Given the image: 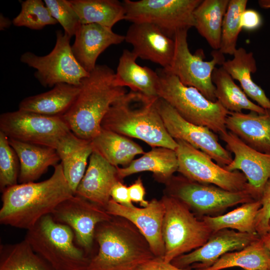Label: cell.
Returning a JSON list of instances; mask_svg holds the SVG:
<instances>
[{
  "label": "cell",
  "instance_id": "6da1fadb",
  "mask_svg": "<svg viewBox=\"0 0 270 270\" xmlns=\"http://www.w3.org/2000/svg\"><path fill=\"white\" fill-rule=\"evenodd\" d=\"M2 192L0 224L26 230L74 194L61 164L54 166V173L46 180L17 184Z\"/></svg>",
  "mask_w": 270,
  "mask_h": 270
},
{
  "label": "cell",
  "instance_id": "7a4b0ae2",
  "mask_svg": "<svg viewBox=\"0 0 270 270\" xmlns=\"http://www.w3.org/2000/svg\"><path fill=\"white\" fill-rule=\"evenodd\" d=\"M115 74L106 65L96 64L82 80L76 100L62 116L78 138L90 140L94 138L111 105L127 92L124 87L116 84Z\"/></svg>",
  "mask_w": 270,
  "mask_h": 270
},
{
  "label": "cell",
  "instance_id": "3957f363",
  "mask_svg": "<svg viewBox=\"0 0 270 270\" xmlns=\"http://www.w3.org/2000/svg\"><path fill=\"white\" fill-rule=\"evenodd\" d=\"M142 93H126L110 106L102 128L140 140L152 148L176 150L178 144L168 134L158 110L156 101Z\"/></svg>",
  "mask_w": 270,
  "mask_h": 270
},
{
  "label": "cell",
  "instance_id": "277c9868",
  "mask_svg": "<svg viewBox=\"0 0 270 270\" xmlns=\"http://www.w3.org/2000/svg\"><path fill=\"white\" fill-rule=\"evenodd\" d=\"M94 238L98 250L86 270H138L155 257L138 229L123 218L112 216L99 224Z\"/></svg>",
  "mask_w": 270,
  "mask_h": 270
},
{
  "label": "cell",
  "instance_id": "5b68a950",
  "mask_svg": "<svg viewBox=\"0 0 270 270\" xmlns=\"http://www.w3.org/2000/svg\"><path fill=\"white\" fill-rule=\"evenodd\" d=\"M156 72L159 76L158 97L169 104L184 119L218 134L228 131L226 122L230 112L218 100H208L198 90L184 85L166 70L162 68Z\"/></svg>",
  "mask_w": 270,
  "mask_h": 270
},
{
  "label": "cell",
  "instance_id": "8992f818",
  "mask_svg": "<svg viewBox=\"0 0 270 270\" xmlns=\"http://www.w3.org/2000/svg\"><path fill=\"white\" fill-rule=\"evenodd\" d=\"M74 238L70 227L48 214L27 230L24 239L54 270H86L90 258L75 245Z\"/></svg>",
  "mask_w": 270,
  "mask_h": 270
},
{
  "label": "cell",
  "instance_id": "52a82bcc",
  "mask_svg": "<svg viewBox=\"0 0 270 270\" xmlns=\"http://www.w3.org/2000/svg\"><path fill=\"white\" fill-rule=\"evenodd\" d=\"M165 206L162 236L165 246L164 260L176 258L203 246L212 234L202 220H198L184 202L166 194L161 198Z\"/></svg>",
  "mask_w": 270,
  "mask_h": 270
},
{
  "label": "cell",
  "instance_id": "ba28073f",
  "mask_svg": "<svg viewBox=\"0 0 270 270\" xmlns=\"http://www.w3.org/2000/svg\"><path fill=\"white\" fill-rule=\"evenodd\" d=\"M202 0H124L125 20L152 24L173 38L194 27V12Z\"/></svg>",
  "mask_w": 270,
  "mask_h": 270
},
{
  "label": "cell",
  "instance_id": "9c48e42d",
  "mask_svg": "<svg viewBox=\"0 0 270 270\" xmlns=\"http://www.w3.org/2000/svg\"><path fill=\"white\" fill-rule=\"evenodd\" d=\"M70 39L58 30L55 46L48 54L40 56L26 52L21 55V62L36 70L34 76L43 86L54 87L61 83L80 86L89 74L74 58Z\"/></svg>",
  "mask_w": 270,
  "mask_h": 270
},
{
  "label": "cell",
  "instance_id": "30bf717a",
  "mask_svg": "<svg viewBox=\"0 0 270 270\" xmlns=\"http://www.w3.org/2000/svg\"><path fill=\"white\" fill-rule=\"evenodd\" d=\"M188 32L186 30H182L175 34L174 54L166 70L176 76L184 85L195 88L207 99L216 102L212 74L217 64L222 66L226 61L224 54L218 50H214L211 53L212 59L205 61L202 50L191 53L188 43Z\"/></svg>",
  "mask_w": 270,
  "mask_h": 270
},
{
  "label": "cell",
  "instance_id": "8fae6325",
  "mask_svg": "<svg viewBox=\"0 0 270 270\" xmlns=\"http://www.w3.org/2000/svg\"><path fill=\"white\" fill-rule=\"evenodd\" d=\"M175 152L178 158V172L186 178L204 184H212L230 192H250L256 199L247 179L238 170L228 171L213 162L203 152L187 142L176 140Z\"/></svg>",
  "mask_w": 270,
  "mask_h": 270
},
{
  "label": "cell",
  "instance_id": "7c38bea8",
  "mask_svg": "<svg viewBox=\"0 0 270 270\" xmlns=\"http://www.w3.org/2000/svg\"><path fill=\"white\" fill-rule=\"evenodd\" d=\"M168 194L174 196L200 214L219 212L239 204L257 200L249 191L230 192L182 176H172L166 184Z\"/></svg>",
  "mask_w": 270,
  "mask_h": 270
},
{
  "label": "cell",
  "instance_id": "4fadbf2b",
  "mask_svg": "<svg viewBox=\"0 0 270 270\" xmlns=\"http://www.w3.org/2000/svg\"><path fill=\"white\" fill-rule=\"evenodd\" d=\"M0 131L9 138L56 148L70 130L62 116L18 110L0 116Z\"/></svg>",
  "mask_w": 270,
  "mask_h": 270
},
{
  "label": "cell",
  "instance_id": "5bb4252c",
  "mask_svg": "<svg viewBox=\"0 0 270 270\" xmlns=\"http://www.w3.org/2000/svg\"><path fill=\"white\" fill-rule=\"evenodd\" d=\"M156 105L166 128L174 139L184 141L203 152L222 167L230 163L231 153L220 144L215 132L186 120L161 98H158Z\"/></svg>",
  "mask_w": 270,
  "mask_h": 270
},
{
  "label": "cell",
  "instance_id": "9a60e30c",
  "mask_svg": "<svg viewBox=\"0 0 270 270\" xmlns=\"http://www.w3.org/2000/svg\"><path fill=\"white\" fill-rule=\"evenodd\" d=\"M51 215L55 221L72 229L76 243L88 255L97 226L112 216L104 208L76 194L58 204Z\"/></svg>",
  "mask_w": 270,
  "mask_h": 270
},
{
  "label": "cell",
  "instance_id": "2e32d148",
  "mask_svg": "<svg viewBox=\"0 0 270 270\" xmlns=\"http://www.w3.org/2000/svg\"><path fill=\"white\" fill-rule=\"evenodd\" d=\"M258 234H248L223 229L212 232L203 246L180 256L171 262L182 268L202 269L212 266L224 254L240 250L260 238Z\"/></svg>",
  "mask_w": 270,
  "mask_h": 270
},
{
  "label": "cell",
  "instance_id": "e0dca14e",
  "mask_svg": "<svg viewBox=\"0 0 270 270\" xmlns=\"http://www.w3.org/2000/svg\"><path fill=\"white\" fill-rule=\"evenodd\" d=\"M105 210L110 216L123 218L133 224L148 242L154 256L164 258L162 226L165 206L162 199L154 198L146 206L139 208L122 206L110 198Z\"/></svg>",
  "mask_w": 270,
  "mask_h": 270
},
{
  "label": "cell",
  "instance_id": "ac0fdd59",
  "mask_svg": "<svg viewBox=\"0 0 270 270\" xmlns=\"http://www.w3.org/2000/svg\"><path fill=\"white\" fill-rule=\"evenodd\" d=\"M219 134L226 149L234 155L230 163L224 168L230 172L242 171L256 199L260 200L270 178V154L251 148L228 130Z\"/></svg>",
  "mask_w": 270,
  "mask_h": 270
},
{
  "label": "cell",
  "instance_id": "d6986e66",
  "mask_svg": "<svg viewBox=\"0 0 270 270\" xmlns=\"http://www.w3.org/2000/svg\"><path fill=\"white\" fill-rule=\"evenodd\" d=\"M124 36L138 58L151 61L164 69L169 68L174 54V41L159 28L148 23H132Z\"/></svg>",
  "mask_w": 270,
  "mask_h": 270
},
{
  "label": "cell",
  "instance_id": "ffe728a7",
  "mask_svg": "<svg viewBox=\"0 0 270 270\" xmlns=\"http://www.w3.org/2000/svg\"><path fill=\"white\" fill-rule=\"evenodd\" d=\"M72 46L73 54L83 68L90 72L99 56L112 45L125 40V36L114 32L112 28L96 24H82Z\"/></svg>",
  "mask_w": 270,
  "mask_h": 270
},
{
  "label": "cell",
  "instance_id": "44dd1931",
  "mask_svg": "<svg viewBox=\"0 0 270 270\" xmlns=\"http://www.w3.org/2000/svg\"><path fill=\"white\" fill-rule=\"evenodd\" d=\"M119 180H120L117 167L108 162L98 153L93 151L90 157L88 168L74 194L105 209L111 198L112 189Z\"/></svg>",
  "mask_w": 270,
  "mask_h": 270
},
{
  "label": "cell",
  "instance_id": "7402d4cb",
  "mask_svg": "<svg viewBox=\"0 0 270 270\" xmlns=\"http://www.w3.org/2000/svg\"><path fill=\"white\" fill-rule=\"evenodd\" d=\"M227 130L251 148L270 154V109L260 114L230 112L226 118Z\"/></svg>",
  "mask_w": 270,
  "mask_h": 270
},
{
  "label": "cell",
  "instance_id": "603a6c76",
  "mask_svg": "<svg viewBox=\"0 0 270 270\" xmlns=\"http://www.w3.org/2000/svg\"><path fill=\"white\" fill-rule=\"evenodd\" d=\"M55 149L62 161L65 178L75 194L93 152L92 141L80 138L70 131L60 139Z\"/></svg>",
  "mask_w": 270,
  "mask_h": 270
},
{
  "label": "cell",
  "instance_id": "cb8c5ba5",
  "mask_svg": "<svg viewBox=\"0 0 270 270\" xmlns=\"http://www.w3.org/2000/svg\"><path fill=\"white\" fill-rule=\"evenodd\" d=\"M10 145L16 152L20 162L18 182H34L50 166L54 167L60 160L53 148L25 142L8 138Z\"/></svg>",
  "mask_w": 270,
  "mask_h": 270
},
{
  "label": "cell",
  "instance_id": "d4e9b609",
  "mask_svg": "<svg viewBox=\"0 0 270 270\" xmlns=\"http://www.w3.org/2000/svg\"><path fill=\"white\" fill-rule=\"evenodd\" d=\"M80 91V86L58 84L46 92L23 99L19 110L49 116H62L72 106Z\"/></svg>",
  "mask_w": 270,
  "mask_h": 270
},
{
  "label": "cell",
  "instance_id": "484cf974",
  "mask_svg": "<svg viewBox=\"0 0 270 270\" xmlns=\"http://www.w3.org/2000/svg\"><path fill=\"white\" fill-rule=\"evenodd\" d=\"M137 58L132 51L123 50L115 74L116 84L120 86L128 87L131 91L158 97L159 76L156 71L140 66L136 62Z\"/></svg>",
  "mask_w": 270,
  "mask_h": 270
},
{
  "label": "cell",
  "instance_id": "4316f807",
  "mask_svg": "<svg viewBox=\"0 0 270 270\" xmlns=\"http://www.w3.org/2000/svg\"><path fill=\"white\" fill-rule=\"evenodd\" d=\"M117 169L120 180L134 174L150 172L158 181L166 184L178 171V158L174 150L164 147L152 148L128 166L117 167Z\"/></svg>",
  "mask_w": 270,
  "mask_h": 270
},
{
  "label": "cell",
  "instance_id": "83f0119b",
  "mask_svg": "<svg viewBox=\"0 0 270 270\" xmlns=\"http://www.w3.org/2000/svg\"><path fill=\"white\" fill-rule=\"evenodd\" d=\"M232 60H226L222 66L234 80H237L246 96L264 109H270V100L264 90L252 80V74L256 71V60L252 52L239 48Z\"/></svg>",
  "mask_w": 270,
  "mask_h": 270
},
{
  "label": "cell",
  "instance_id": "f1b7e54d",
  "mask_svg": "<svg viewBox=\"0 0 270 270\" xmlns=\"http://www.w3.org/2000/svg\"><path fill=\"white\" fill-rule=\"evenodd\" d=\"M91 141L93 151L116 167H126L136 156L144 153L141 146L129 138L103 128Z\"/></svg>",
  "mask_w": 270,
  "mask_h": 270
},
{
  "label": "cell",
  "instance_id": "f546056e",
  "mask_svg": "<svg viewBox=\"0 0 270 270\" xmlns=\"http://www.w3.org/2000/svg\"><path fill=\"white\" fill-rule=\"evenodd\" d=\"M230 0H204L195 9L194 27L214 50H219L222 24Z\"/></svg>",
  "mask_w": 270,
  "mask_h": 270
},
{
  "label": "cell",
  "instance_id": "4dcf8cb0",
  "mask_svg": "<svg viewBox=\"0 0 270 270\" xmlns=\"http://www.w3.org/2000/svg\"><path fill=\"white\" fill-rule=\"evenodd\" d=\"M215 86V96L222 106L230 112H240L242 110L264 113L266 109L252 102L242 88L222 67L216 68L212 74Z\"/></svg>",
  "mask_w": 270,
  "mask_h": 270
},
{
  "label": "cell",
  "instance_id": "1f68e13d",
  "mask_svg": "<svg viewBox=\"0 0 270 270\" xmlns=\"http://www.w3.org/2000/svg\"><path fill=\"white\" fill-rule=\"evenodd\" d=\"M82 24H96L112 27L125 20L123 2L118 0H69Z\"/></svg>",
  "mask_w": 270,
  "mask_h": 270
},
{
  "label": "cell",
  "instance_id": "d6a6232c",
  "mask_svg": "<svg viewBox=\"0 0 270 270\" xmlns=\"http://www.w3.org/2000/svg\"><path fill=\"white\" fill-rule=\"evenodd\" d=\"M233 267L246 270L270 268V252L260 237L240 250L224 254L210 266L194 270H222Z\"/></svg>",
  "mask_w": 270,
  "mask_h": 270
},
{
  "label": "cell",
  "instance_id": "836d02e7",
  "mask_svg": "<svg viewBox=\"0 0 270 270\" xmlns=\"http://www.w3.org/2000/svg\"><path fill=\"white\" fill-rule=\"evenodd\" d=\"M260 207V200H254L222 215L204 216L202 220L212 232L230 228L241 232L257 234L256 219Z\"/></svg>",
  "mask_w": 270,
  "mask_h": 270
},
{
  "label": "cell",
  "instance_id": "e575fe53",
  "mask_svg": "<svg viewBox=\"0 0 270 270\" xmlns=\"http://www.w3.org/2000/svg\"><path fill=\"white\" fill-rule=\"evenodd\" d=\"M0 270H54L24 240L0 246Z\"/></svg>",
  "mask_w": 270,
  "mask_h": 270
},
{
  "label": "cell",
  "instance_id": "d590c367",
  "mask_svg": "<svg viewBox=\"0 0 270 270\" xmlns=\"http://www.w3.org/2000/svg\"><path fill=\"white\" fill-rule=\"evenodd\" d=\"M247 4V0H229L222 21L221 42L218 50L224 54L233 56L237 49V40L242 30L240 18Z\"/></svg>",
  "mask_w": 270,
  "mask_h": 270
},
{
  "label": "cell",
  "instance_id": "8d00e7d4",
  "mask_svg": "<svg viewBox=\"0 0 270 270\" xmlns=\"http://www.w3.org/2000/svg\"><path fill=\"white\" fill-rule=\"evenodd\" d=\"M12 22L16 26H25L34 30H42L46 26L58 23L42 0L22 2L21 10Z\"/></svg>",
  "mask_w": 270,
  "mask_h": 270
},
{
  "label": "cell",
  "instance_id": "74e56055",
  "mask_svg": "<svg viewBox=\"0 0 270 270\" xmlns=\"http://www.w3.org/2000/svg\"><path fill=\"white\" fill-rule=\"evenodd\" d=\"M18 156L8 137L0 131V188L1 191L18 184L20 173Z\"/></svg>",
  "mask_w": 270,
  "mask_h": 270
},
{
  "label": "cell",
  "instance_id": "f35d334b",
  "mask_svg": "<svg viewBox=\"0 0 270 270\" xmlns=\"http://www.w3.org/2000/svg\"><path fill=\"white\" fill-rule=\"evenodd\" d=\"M52 16L60 23L70 38L76 35L82 24L79 17L67 0H44Z\"/></svg>",
  "mask_w": 270,
  "mask_h": 270
},
{
  "label": "cell",
  "instance_id": "ab89813d",
  "mask_svg": "<svg viewBox=\"0 0 270 270\" xmlns=\"http://www.w3.org/2000/svg\"><path fill=\"white\" fill-rule=\"evenodd\" d=\"M261 207L256 219V230L262 236L268 233L270 221V178L266 182L260 198Z\"/></svg>",
  "mask_w": 270,
  "mask_h": 270
},
{
  "label": "cell",
  "instance_id": "60d3db41",
  "mask_svg": "<svg viewBox=\"0 0 270 270\" xmlns=\"http://www.w3.org/2000/svg\"><path fill=\"white\" fill-rule=\"evenodd\" d=\"M111 198L117 203L128 207H133L130 198L128 187L119 180L113 186L110 193Z\"/></svg>",
  "mask_w": 270,
  "mask_h": 270
},
{
  "label": "cell",
  "instance_id": "b9f144b4",
  "mask_svg": "<svg viewBox=\"0 0 270 270\" xmlns=\"http://www.w3.org/2000/svg\"><path fill=\"white\" fill-rule=\"evenodd\" d=\"M262 22L260 15L256 10L246 9L241 16L240 26L242 29L254 30L260 26Z\"/></svg>",
  "mask_w": 270,
  "mask_h": 270
},
{
  "label": "cell",
  "instance_id": "7bdbcfd3",
  "mask_svg": "<svg viewBox=\"0 0 270 270\" xmlns=\"http://www.w3.org/2000/svg\"><path fill=\"white\" fill-rule=\"evenodd\" d=\"M130 198L132 202H139L142 207L146 206L148 202L145 200L146 190L142 181L140 177L128 186Z\"/></svg>",
  "mask_w": 270,
  "mask_h": 270
},
{
  "label": "cell",
  "instance_id": "ee69618b",
  "mask_svg": "<svg viewBox=\"0 0 270 270\" xmlns=\"http://www.w3.org/2000/svg\"><path fill=\"white\" fill-rule=\"evenodd\" d=\"M138 270H190L178 268L171 262H165L162 258L154 257L142 265Z\"/></svg>",
  "mask_w": 270,
  "mask_h": 270
},
{
  "label": "cell",
  "instance_id": "f6af8a7d",
  "mask_svg": "<svg viewBox=\"0 0 270 270\" xmlns=\"http://www.w3.org/2000/svg\"><path fill=\"white\" fill-rule=\"evenodd\" d=\"M12 22L8 18L4 16L2 14L0 15V30H3L10 26Z\"/></svg>",
  "mask_w": 270,
  "mask_h": 270
},
{
  "label": "cell",
  "instance_id": "bcb514c9",
  "mask_svg": "<svg viewBox=\"0 0 270 270\" xmlns=\"http://www.w3.org/2000/svg\"><path fill=\"white\" fill-rule=\"evenodd\" d=\"M264 246L270 252V234L267 233L260 236Z\"/></svg>",
  "mask_w": 270,
  "mask_h": 270
},
{
  "label": "cell",
  "instance_id": "7dc6e473",
  "mask_svg": "<svg viewBox=\"0 0 270 270\" xmlns=\"http://www.w3.org/2000/svg\"><path fill=\"white\" fill-rule=\"evenodd\" d=\"M258 3L262 8H270V0H260Z\"/></svg>",
  "mask_w": 270,
  "mask_h": 270
},
{
  "label": "cell",
  "instance_id": "c3c4849f",
  "mask_svg": "<svg viewBox=\"0 0 270 270\" xmlns=\"http://www.w3.org/2000/svg\"><path fill=\"white\" fill-rule=\"evenodd\" d=\"M268 233L269 234H270V222H269V228H268Z\"/></svg>",
  "mask_w": 270,
  "mask_h": 270
},
{
  "label": "cell",
  "instance_id": "681fc988",
  "mask_svg": "<svg viewBox=\"0 0 270 270\" xmlns=\"http://www.w3.org/2000/svg\"><path fill=\"white\" fill-rule=\"evenodd\" d=\"M242 270H246L242 269ZM258 270H269V269Z\"/></svg>",
  "mask_w": 270,
  "mask_h": 270
},
{
  "label": "cell",
  "instance_id": "f907efd6",
  "mask_svg": "<svg viewBox=\"0 0 270 270\" xmlns=\"http://www.w3.org/2000/svg\"><path fill=\"white\" fill-rule=\"evenodd\" d=\"M269 270H270V268L269 269Z\"/></svg>",
  "mask_w": 270,
  "mask_h": 270
}]
</instances>
